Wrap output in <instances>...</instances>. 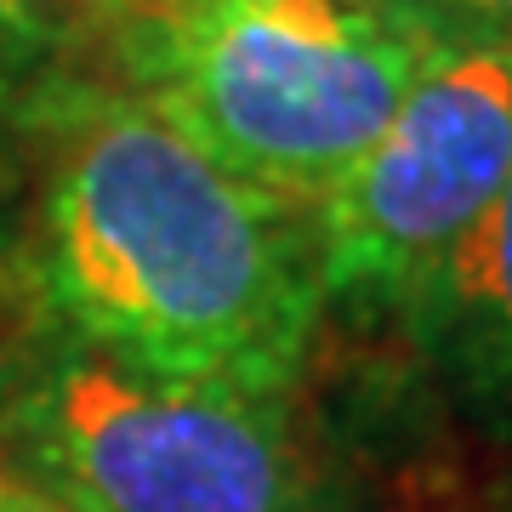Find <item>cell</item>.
Instances as JSON below:
<instances>
[{"label":"cell","mask_w":512,"mask_h":512,"mask_svg":"<svg viewBox=\"0 0 512 512\" xmlns=\"http://www.w3.org/2000/svg\"><path fill=\"white\" fill-rule=\"evenodd\" d=\"M74 86L63 18L46 0H0V177L18 183V154L46 137Z\"/></svg>","instance_id":"6"},{"label":"cell","mask_w":512,"mask_h":512,"mask_svg":"<svg viewBox=\"0 0 512 512\" xmlns=\"http://www.w3.org/2000/svg\"><path fill=\"white\" fill-rule=\"evenodd\" d=\"M382 18L416 29V35L450 40V35H490L512 40V0H353Z\"/></svg>","instance_id":"7"},{"label":"cell","mask_w":512,"mask_h":512,"mask_svg":"<svg viewBox=\"0 0 512 512\" xmlns=\"http://www.w3.org/2000/svg\"><path fill=\"white\" fill-rule=\"evenodd\" d=\"M512 183V40H433L382 137L313 211L325 313H393Z\"/></svg>","instance_id":"4"},{"label":"cell","mask_w":512,"mask_h":512,"mask_svg":"<svg viewBox=\"0 0 512 512\" xmlns=\"http://www.w3.org/2000/svg\"><path fill=\"white\" fill-rule=\"evenodd\" d=\"M46 143L18 256L40 319L154 376L291 399L325 325L313 211L228 177L126 92L74 86Z\"/></svg>","instance_id":"1"},{"label":"cell","mask_w":512,"mask_h":512,"mask_svg":"<svg viewBox=\"0 0 512 512\" xmlns=\"http://www.w3.org/2000/svg\"><path fill=\"white\" fill-rule=\"evenodd\" d=\"M0 473L57 512H313L291 399L154 376L46 319L0 348Z\"/></svg>","instance_id":"3"},{"label":"cell","mask_w":512,"mask_h":512,"mask_svg":"<svg viewBox=\"0 0 512 512\" xmlns=\"http://www.w3.org/2000/svg\"><path fill=\"white\" fill-rule=\"evenodd\" d=\"M399 325L467 416L512 427V183L416 285Z\"/></svg>","instance_id":"5"},{"label":"cell","mask_w":512,"mask_h":512,"mask_svg":"<svg viewBox=\"0 0 512 512\" xmlns=\"http://www.w3.org/2000/svg\"><path fill=\"white\" fill-rule=\"evenodd\" d=\"M18 256H23V234L12 222V177H0V274L18 268Z\"/></svg>","instance_id":"8"},{"label":"cell","mask_w":512,"mask_h":512,"mask_svg":"<svg viewBox=\"0 0 512 512\" xmlns=\"http://www.w3.org/2000/svg\"><path fill=\"white\" fill-rule=\"evenodd\" d=\"M0 512H57L52 501H40L35 490H23L12 473H0Z\"/></svg>","instance_id":"9"},{"label":"cell","mask_w":512,"mask_h":512,"mask_svg":"<svg viewBox=\"0 0 512 512\" xmlns=\"http://www.w3.org/2000/svg\"><path fill=\"white\" fill-rule=\"evenodd\" d=\"M427 46L353 0H126L114 23L126 97L302 211L382 137Z\"/></svg>","instance_id":"2"}]
</instances>
